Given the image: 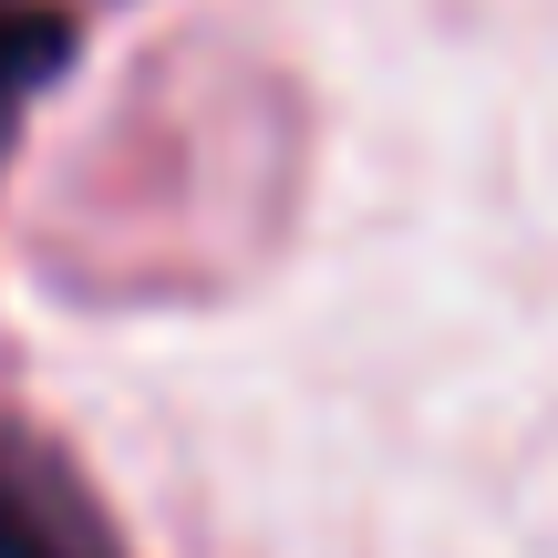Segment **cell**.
Instances as JSON below:
<instances>
[{
    "label": "cell",
    "instance_id": "6da1fadb",
    "mask_svg": "<svg viewBox=\"0 0 558 558\" xmlns=\"http://www.w3.org/2000/svg\"><path fill=\"white\" fill-rule=\"evenodd\" d=\"M0 558H114L94 497L21 435H0Z\"/></svg>",
    "mask_w": 558,
    "mask_h": 558
},
{
    "label": "cell",
    "instance_id": "7a4b0ae2",
    "mask_svg": "<svg viewBox=\"0 0 558 558\" xmlns=\"http://www.w3.org/2000/svg\"><path fill=\"white\" fill-rule=\"evenodd\" d=\"M62 52H73V32H62V11H0V145H11L21 104H32L41 83L62 73Z\"/></svg>",
    "mask_w": 558,
    "mask_h": 558
}]
</instances>
